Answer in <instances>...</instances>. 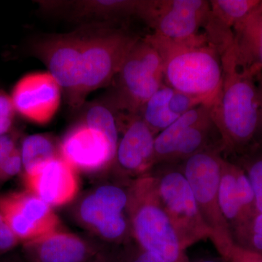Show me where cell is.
Returning a JSON list of instances; mask_svg holds the SVG:
<instances>
[{
  "instance_id": "15",
  "label": "cell",
  "mask_w": 262,
  "mask_h": 262,
  "mask_svg": "<svg viewBox=\"0 0 262 262\" xmlns=\"http://www.w3.org/2000/svg\"><path fill=\"white\" fill-rule=\"evenodd\" d=\"M29 192L51 206L73 201L79 189L75 169L59 155L32 173L25 174Z\"/></svg>"
},
{
  "instance_id": "13",
  "label": "cell",
  "mask_w": 262,
  "mask_h": 262,
  "mask_svg": "<svg viewBox=\"0 0 262 262\" xmlns=\"http://www.w3.org/2000/svg\"><path fill=\"white\" fill-rule=\"evenodd\" d=\"M221 211L232 234L257 213L247 174L237 163L223 158L219 189Z\"/></svg>"
},
{
  "instance_id": "6",
  "label": "cell",
  "mask_w": 262,
  "mask_h": 262,
  "mask_svg": "<svg viewBox=\"0 0 262 262\" xmlns=\"http://www.w3.org/2000/svg\"><path fill=\"white\" fill-rule=\"evenodd\" d=\"M82 81L79 102L92 91L110 84L139 36L126 29L107 28L82 34Z\"/></svg>"
},
{
  "instance_id": "34",
  "label": "cell",
  "mask_w": 262,
  "mask_h": 262,
  "mask_svg": "<svg viewBox=\"0 0 262 262\" xmlns=\"http://www.w3.org/2000/svg\"><path fill=\"white\" fill-rule=\"evenodd\" d=\"M194 262H222L216 259H212V258H203V259L196 260Z\"/></svg>"
},
{
  "instance_id": "24",
  "label": "cell",
  "mask_w": 262,
  "mask_h": 262,
  "mask_svg": "<svg viewBox=\"0 0 262 262\" xmlns=\"http://www.w3.org/2000/svg\"><path fill=\"white\" fill-rule=\"evenodd\" d=\"M20 151L25 174L32 173L48 162L59 156L51 139L42 134L26 137L22 141Z\"/></svg>"
},
{
  "instance_id": "2",
  "label": "cell",
  "mask_w": 262,
  "mask_h": 262,
  "mask_svg": "<svg viewBox=\"0 0 262 262\" xmlns=\"http://www.w3.org/2000/svg\"><path fill=\"white\" fill-rule=\"evenodd\" d=\"M146 37L163 59L164 84L211 107L222 90L223 67L222 54L204 32L181 42L152 34Z\"/></svg>"
},
{
  "instance_id": "22",
  "label": "cell",
  "mask_w": 262,
  "mask_h": 262,
  "mask_svg": "<svg viewBox=\"0 0 262 262\" xmlns=\"http://www.w3.org/2000/svg\"><path fill=\"white\" fill-rule=\"evenodd\" d=\"M174 92L173 89L163 84L146 101L139 113L156 136L180 117L172 113L170 108V98Z\"/></svg>"
},
{
  "instance_id": "8",
  "label": "cell",
  "mask_w": 262,
  "mask_h": 262,
  "mask_svg": "<svg viewBox=\"0 0 262 262\" xmlns=\"http://www.w3.org/2000/svg\"><path fill=\"white\" fill-rule=\"evenodd\" d=\"M209 10L206 0L149 1L143 20L157 37L181 42L203 33Z\"/></svg>"
},
{
  "instance_id": "30",
  "label": "cell",
  "mask_w": 262,
  "mask_h": 262,
  "mask_svg": "<svg viewBox=\"0 0 262 262\" xmlns=\"http://www.w3.org/2000/svg\"><path fill=\"white\" fill-rule=\"evenodd\" d=\"M23 168L20 149L17 148L0 166V180L15 177Z\"/></svg>"
},
{
  "instance_id": "29",
  "label": "cell",
  "mask_w": 262,
  "mask_h": 262,
  "mask_svg": "<svg viewBox=\"0 0 262 262\" xmlns=\"http://www.w3.org/2000/svg\"><path fill=\"white\" fill-rule=\"evenodd\" d=\"M117 262H163L154 255L143 249L137 244L124 248L117 258Z\"/></svg>"
},
{
  "instance_id": "25",
  "label": "cell",
  "mask_w": 262,
  "mask_h": 262,
  "mask_svg": "<svg viewBox=\"0 0 262 262\" xmlns=\"http://www.w3.org/2000/svg\"><path fill=\"white\" fill-rule=\"evenodd\" d=\"M84 123L103 133L115 146H118V121L116 114L102 103L91 105L84 113Z\"/></svg>"
},
{
  "instance_id": "21",
  "label": "cell",
  "mask_w": 262,
  "mask_h": 262,
  "mask_svg": "<svg viewBox=\"0 0 262 262\" xmlns=\"http://www.w3.org/2000/svg\"><path fill=\"white\" fill-rule=\"evenodd\" d=\"M210 110L211 107L206 105L196 106L179 117L171 125L156 136L155 140V165L170 163L182 133Z\"/></svg>"
},
{
  "instance_id": "19",
  "label": "cell",
  "mask_w": 262,
  "mask_h": 262,
  "mask_svg": "<svg viewBox=\"0 0 262 262\" xmlns=\"http://www.w3.org/2000/svg\"><path fill=\"white\" fill-rule=\"evenodd\" d=\"M29 244L37 262H84L89 257L87 245L65 232H53Z\"/></svg>"
},
{
  "instance_id": "35",
  "label": "cell",
  "mask_w": 262,
  "mask_h": 262,
  "mask_svg": "<svg viewBox=\"0 0 262 262\" xmlns=\"http://www.w3.org/2000/svg\"><path fill=\"white\" fill-rule=\"evenodd\" d=\"M3 135V131L1 130V129H0V136Z\"/></svg>"
},
{
  "instance_id": "9",
  "label": "cell",
  "mask_w": 262,
  "mask_h": 262,
  "mask_svg": "<svg viewBox=\"0 0 262 262\" xmlns=\"http://www.w3.org/2000/svg\"><path fill=\"white\" fill-rule=\"evenodd\" d=\"M83 39L78 33L58 34L38 43L35 51L73 106H80Z\"/></svg>"
},
{
  "instance_id": "3",
  "label": "cell",
  "mask_w": 262,
  "mask_h": 262,
  "mask_svg": "<svg viewBox=\"0 0 262 262\" xmlns=\"http://www.w3.org/2000/svg\"><path fill=\"white\" fill-rule=\"evenodd\" d=\"M128 213L136 244L163 262H191L157 194L151 172L128 190Z\"/></svg>"
},
{
  "instance_id": "23",
  "label": "cell",
  "mask_w": 262,
  "mask_h": 262,
  "mask_svg": "<svg viewBox=\"0 0 262 262\" xmlns=\"http://www.w3.org/2000/svg\"><path fill=\"white\" fill-rule=\"evenodd\" d=\"M148 1L76 2L75 9L81 15H96L110 18H124L137 15L142 19Z\"/></svg>"
},
{
  "instance_id": "11",
  "label": "cell",
  "mask_w": 262,
  "mask_h": 262,
  "mask_svg": "<svg viewBox=\"0 0 262 262\" xmlns=\"http://www.w3.org/2000/svg\"><path fill=\"white\" fill-rule=\"evenodd\" d=\"M128 204L129 192L125 189L111 184L102 186L84 198L80 206L81 218L104 238L122 241L131 229L125 215Z\"/></svg>"
},
{
  "instance_id": "18",
  "label": "cell",
  "mask_w": 262,
  "mask_h": 262,
  "mask_svg": "<svg viewBox=\"0 0 262 262\" xmlns=\"http://www.w3.org/2000/svg\"><path fill=\"white\" fill-rule=\"evenodd\" d=\"M233 49L244 70L256 78L262 77V1L234 28Z\"/></svg>"
},
{
  "instance_id": "12",
  "label": "cell",
  "mask_w": 262,
  "mask_h": 262,
  "mask_svg": "<svg viewBox=\"0 0 262 262\" xmlns=\"http://www.w3.org/2000/svg\"><path fill=\"white\" fill-rule=\"evenodd\" d=\"M10 98L15 113L34 123L46 124L58 112L61 89L49 72H33L16 82Z\"/></svg>"
},
{
  "instance_id": "5",
  "label": "cell",
  "mask_w": 262,
  "mask_h": 262,
  "mask_svg": "<svg viewBox=\"0 0 262 262\" xmlns=\"http://www.w3.org/2000/svg\"><path fill=\"white\" fill-rule=\"evenodd\" d=\"M223 158L222 151L208 150L177 164L190 186L202 217L211 230V241L219 253L234 244L219 199Z\"/></svg>"
},
{
  "instance_id": "28",
  "label": "cell",
  "mask_w": 262,
  "mask_h": 262,
  "mask_svg": "<svg viewBox=\"0 0 262 262\" xmlns=\"http://www.w3.org/2000/svg\"><path fill=\"white\" fill-rule=\"evenodd\" d=\"M225 262H262V254L234 244L220 253Z\"/></svg>"
},
{
  "instance_id": "26",
  "label": "cell",
  "mask_w": 262,
  "mask_h": 262,
  "mask_svg": "<svg viewBox=\"0 0 262 262\" xmlns=\"http://www.w3.org/2000/svg\"><path fill=\"white\" fill-rule=\"evenodd\" d=\"M247 174L253 189L258 212L262 213V149H251L245 152L241 163H237Z\"/></svg>"
},
{
  "instance_id": "7",
  "label": "cell",
  "mask_w": 262,
  "mask_h": 262,
  "mask_svg": "<svg viewBox=\"0 0 262 262\" xmlns=\"http://www.w3.org/2000/svg\"><path fill=\"white\" fill-rule=\"evenodd\" d=\"M115 79V104L133 115L163 85V59L146 36L134 45Z\"/></svg>"
},
{
  "instance_id": "20",
  "label": "cell",
  "mask_w": 262,
  "mask_h": 262,
  "mask_svg": "<svg viewBox=\"0 0 262 262\" xmlns=\"http://www.w3.org/2000/svg\"><path fill=\"white\" fill-rule=\"evenodd\" d=\"M214 133L219 131L212 120L210 110L198 121L191 124L184 130L169 164L181 163L192 155L208 150L224 151L223 146L213 142L212 137Z\"/></svg>"
},
{
  "instance_id": "14",
  "label": "cell",
  "mask_w": 262,
  "mask_h": 262,
  "mask_svg": "<svg viewBox=\"0 0 262 262\" xmlns=\"http://www.w3.org/2000/svg\"><path fill=\"white\" fill-rule=\"evenodd\" d=\"M117 149L103 133L82 122L63 138L59 151L74 168L96 171L115 160Z\"/></svg>"
},
{
  "instance_id": "10",
  "label": "cell",
  "mask_w": 262,
  "mask_h": 262,
  "mask_svg": "<svg viewBox=\"0 0 262 262\" xmlns=\"http://www.w3.org/2000/svg\"><path fill=\"white\" fill-rule=\"evenodd\" d=\"M0 214L19 241L33 242L57 232L58 227L51 206L29 192L0 196Z\"/></svg>"
},
{
  "instance_id": "17",
  "label": "cell",
  "mask_w": 262,
  "mask_h": 262,
  "mask_svg": "<svg viewBox=\"0 0 262 262\" xmlns=\"http://www.w3.org/2000/svg\"><path fill=\"white\" fill-rule=\"evenodd\" d=\"M261 0H211L203 32L221 54L233 46L234 29Z\"/></svg>"
},
{
  "instance_id": "27",
  "label": "cell",
  "mask_w": 262,
  "mask_h": 262,
  "mask_svg": "<svg viewBox=\"0 0 262 262\" xmlns=\"http://www.w3.org/2000/svg\"><path fill=\"white\" fill-rule=\"evenodd\" d=\"M234 243L241 247L262 254V213L256 215L232 234Z\"/></svg>"
},
{
  "instance_id": "4",
  "label": "cell",
  "mask_w": 262,
  "mask_h": 262,
  "mask_svg": "<svg viewBox=\"0 0 262 262\" xmlns=\"http://www.w3.org/2000/svg\"><path fill=\"white\" fill-rule=\"evenodd\" d=\"M151 170L157 194L175 229L183 249L211 239L190 186L177 164H160Z\"/></svg>"
},
{
  "instance_id": "32",
  "label": "cell",
  "mask_w": 262,
  "mask_h": 262,
  "mask_svg": "<svg viewBox=\"0 0 262 262\" xmlns=\"http://www.w3.org/2000/svg\"><path fill=\"white\" fill-rule=\"evenodd\" d=\"M15 136L9 132L0 136V166L17 149Z\"/></svg>"
},
{
  "instance_id": "31",
  "label": "cell",
  "mask_w": 262,
  "mask_h": 262,
  "mask_svg": "<svg viewBox=\"0 0 262 262\" xmlns=\"http://www.w3.org/2000/svg\"><path fill=\"white\" fill-rule=\"evenodd\" d=\"M18 242V239L8 227L3 215L0 214V253L9 251Z\"/></svg>"
},
{
  "instance_id": "1",
  "label": "cell",
  "mask_w": 262,
  "mask_h": 262,
  "mask_svg": "<svg viewBox=\"0 0 262 262\" xmlns=\"http://www.w3.org/2000/svg\"><path fill=\"white\" fill-rule=\"evenodd\" d=\"M223 82L211 107L212 120L220 133L224 151L244 154L257 131L261 97L257 78L237 63L233 46L222 54Z\"/></svg>"
},
{
  "instance_id": "16",
  "label": "cell",
  "mask_w": 262,
  "mask_h": 262,
  "mask_svg": "<svg viewBox=\"0 0 262 262\" xmlns=\"http://www.w3.org/2000/svg\"><path fill=\"white\" fill-rule=\"evenodd\" d=\"M123 135L119 141L115 160L128 173L141 176L155 166L156 134L139 114H128Z\"/></svg>"
},
{
  "instance_id": "33",
  "label": "cell",
  "mask_w": 262,
  "mask_h": 262,
  "mask_svg": "<svg viewBox=\"0 0 262 262\" xmlns=\"http://www.w3.org/2000/svg\"><path fill=\"white\" fill-rule=\"evenodd\" d=\"M257 81L261 97V115H260L259 124H258V127L257 131H256V136H255L254 139H253L251 147H250L248 150L262 149V77L258 78Z\"/></svg>"
}]
</instances>
